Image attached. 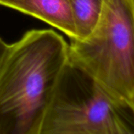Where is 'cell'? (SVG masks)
<instances>
[{
    "mask_svg": "<svg viewBox=\"0 0 134 134\" xmlns=\"http://www.w3.org/2000/svg\"><path fill=\"white\" fill-rule=\"evenodd\" d=\"M132 2H133V3H134V0H132Z\"/></svg>",
    "mask_w": 134,
    "mask_h": 134,
    "instance_id": "8",
    "label": "cell"
},
{
    "mask_svg": "<svg viewBox=\"0 0 134 134\" xmlns=\"http://www.w3.org/2000/svg\"><path fill=\"white\" fill-rule=\"evenodd\" d=\"M129 109H130L131 113L134 116V92L132 93V96L131 99H130V102H129Z\"/></svg>",
    "mask_w": 134,
    "mask_h": 134,
    "instance_id": "7",
    "label": "cell"
},
{
    "mask_svg": "<svg viewBox=\"0 0 134 134\" xmlns=\"http://www.w3.org/2000/svg\"><path fill=\"white\" fill-rule=\"evenodd\" d=\"M126 109L68 59L32 134H134Z\"/></svg>",
    "mask_w": 134,
    "mask_h": 134,
    "instance_id": "2",
    "label": "cell"
},
{
    "mask_svg": "<svg viewBox=\"0 0 134 134\" xmlns=\"http://www.w3.org/2000/svg\"><path fill=\"white\" fill-rule=\"evenodd\" d=\"M69 44L33 29L10 44L0 65V134H32L65 63Z\"/></svg>",
    "mask_w": 134,
    "mask_h": 134,
    "instance_id": "1",
    "label": "cell"
},
{
    "mask_svg": "<svg viewBox=\"0 0 134 134\" xmlns=\"http://www.w3.org/2000/svg\"><path fill=\"white\" fill-rule=\"evenodd\" d=\"M133 4H134V3H133Z\"/></svg>",
    "mask_w": 134,
    "mask_h": 134,
    "instance_id": "9",
    "label": "cell"
},
{
    "mask_svg": "<svg viewBox=\"0 0 134 134\" xmlns=\"http://www.w3.org/2000/svg\"><path fill=\"white\" fill-rule=\"evenodd\" d=\"M8 47H9V44L5 43L1 38H0V65H1L3 62V60L5 57Z\"/></svg>",
    "mask_w": 134,
    "mask_h": 134,
    "instance_id": "6",
    "label": "cell"
},
{
    "mask_svg": "<svg viewBox=\"0 0 134 134\" xmlns=\"http://www.w3.org/2000/svg\"><path fill=\"white\" fill-rule=\"evenodd\" d=\"M0 5L34 17L77 40L71 7L67 0H0Z\"/></svg>",
    "mask_w": 134,
    "mask_h": 134,
    "instance_id": "4",
    "label": "cell"
},
{
    "mask_svg": "<svg viewBox=\"0 0 134 134\" xmlns=\"http://www.w3.org/2000/svg\"><path fill=\"white\" fill-rule=\"evenodd\" d=\"M69 59L129 108L134 92V4L103 0L98 21L85 39L71 40Z\"/></svg>",
    "mask_w": 134,
    "mask_h": 134,
    "instance_id": "3",
    "label": "cell"
},
{
    "mask_svg": "<svg viewBox=\"0 0 134 134\" xmlns=\"http://www.w3.org/2000/svg\"><path fill=\"white\" fill-rule=\"evenodd\" d=\"M67 1L71 7L74 15L77 31V40H83L93 30L99 17L103 0Z\"/></svg>",
    "mask_w": 134,
    "mask_h": 134,
    "instance_id": "5",
    "label": "cell"
}]
</instances>
